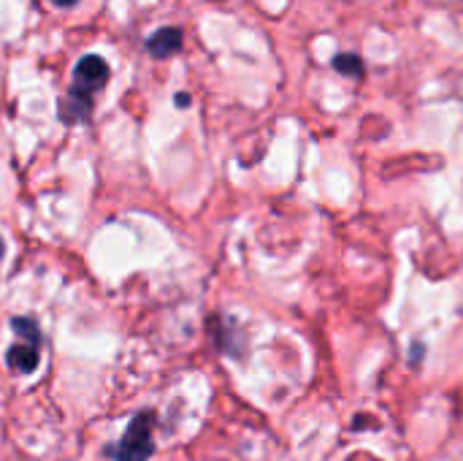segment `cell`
<instances>
[{"label": "cell", "instance_id": "1", "mask_svg": "<svg viewBox=\"0 0 463 461\" xmlns=\"http://www.w3.org/2000/svg\"><path fill=\"white\" fill-rule=\"evenodd\" d=\"M152 429H155V410H141V413H136L133 421L128 424L122 440L106 448V456L114 461L152 459V454H155Z\"/></svg>", "mask_w": 463, "mask_h": 461}, {"label": "cell", "instance_id": "7", "mask_svg": "<svg viewBox=\"0 0 463 461\" xmlns=\"http://www.w3.org/2000/svg\"><path fill=\"white\" fill-rule=\"evenodd\" d=\"M11 326H14V331L22 337V342L33 345V348H38V345L43 342V334H41V329H38V323H35L33 318H14Z\"/></svg>", "mask_w": 463, "mask_h": 461}, {"label": "cell", "instance_id": "6", "mask_svg": "<svg viewBox=\"0 0 463 461\" xmlns=\"http://www.w3.org/2000/svg\"><path fill=\"white\" fill-rule=\"evenodd\" d=\"M217 329H212V334H214V345L222 351V353H228V356H239L241 353V345L233 340V337H239V331L233 329V326H225V321L222 318H217V323H214Z\"/></svg>", "mask_w": 463, "mask_h": 461}, {"label": "cell", "instance_id": "8", "mask_svg": "<svg viewBox=\"0 0 463 461\" xmlns=\"http://www.w3.org/2000/svg\"><path fill=\"white\" fill-rule=\"evenodd\" d=\"M334 68H336L339 73L350 76V79L364 76V60H361L358 54H353V52H342V54H336V57H334Z\"/></svg>", "mask_w": 463, "mask_h": 461}, {"label": "cell", "instance_id": "11", "mask_svg": "<svg viewBox=\"0 0 463 461\" xmlns=\"http://www.w3.org/2000/svg\"><path fill=\"white\" fill-rule=\"evenodd\" d=\"M3 253H5V245H3V239H0V258H3Z\"/></svg>", "mask_w": 463, "mask_h": 461}, {"label": "cell", "instance_id": "2", "mask_svg": "<svg viewBox=\"0 0 463 461\" xmlns=\"http://www.w3.org/2000/svg\"><path fill=\"white\" fill-rule=\"evenodd\" d=\"M106 79H109V65L98 54H87L79 60V65L73 71V90L92 95L106 84Z\"/></svg>", "mask_w": 463, "mask_h": 461}, {"label": "cell", "instance_id": "3", "mask_svg": "<svg viewBox=\"0 0 463 461\" xmlns=\"http://www.w3.org/2000/svg\"><path fill=\"white\" fill-rule=\"evenodd\" d=\"M60 120L65 125H79L84 120H90V111H92V95H84L79 90H68V95L60 101Z\"/></svg>", "mask_w": 463, "mask_h": 461}, {"label": "cell", "instance_id": "9", "mask_svg": "<svg viewBox=\"0 0 463 461\" xmlns=\"http://www.w3.org/2000/svg\"><path fill=\"white\" fill-rule=\"evenodd\" d=\"M176 103H179L182 109H184V106H190V95H187V92H179V95H176Z\"/></svg>", "mask_w": 463, "mask_h": 461}, {"label": "cell", "instance_id": "4", "mask_svg": "<svg viewBox=\"0 0 463 461\" xmlns=\"http://www.w3.org/2000/svg\"><path fill=\"white\" fill-rule=\"evenodd\" d=\"M5 364H8L11 370L22 372V375H30V372H35V370H38V364H41V353H38V348H33V345H27V342H16V345H11V348H8V353H5Z\"/></svg>", "mask_w": 463, "mask_h": 461}, {"label": "cell", "instance_id": "10", "mask_svg": "<svg viewBox=\"0 0 463 461\" xmlns=\"http://www.w3.org/2000/svg\"><path fill=\"white\" fill-rule=\"evenodd\" d=\"M54 5H62V8H68V5H76L79 0H52Z\"/></svg>", "mask_w": 463, "mask_h": 461}, {"label": "cell", "instance_id": "5", "mask_svg": "<svg viewBox=\"0 0 463 461\" xmlns=\"http://www.w3.org/2000/svg\"><path fill=\"white\" fill-rule=\"evenodd\" d=\"M146 49H149V54L157 57V60L171 57L174 52L182 49V30H179V27H160V30L149 38Z\"/></svg>", "mask_w": 463, "mask_h": 461}]
</instances>
